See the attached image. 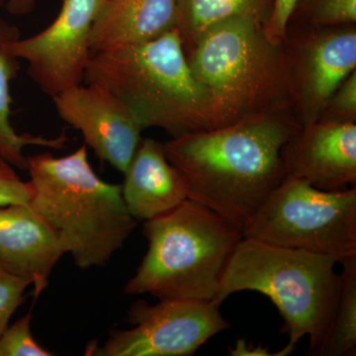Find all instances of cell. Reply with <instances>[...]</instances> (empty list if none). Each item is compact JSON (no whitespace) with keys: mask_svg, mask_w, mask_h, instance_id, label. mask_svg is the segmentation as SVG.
<instances>
[{"mask_svg":"<svg viewBox=\"0 0 356 356\" xmlns=\"http://www.w3.org/2000/svg\"><path fill=\"white\" fill-rule=\"evenodd\" d=\"M299 127L284 114L185 134L165 143L166 158L184 177L188 199L243 233L285 179L281 147Z\"/></svg>","mask_w":356,"mask_h":356,"instance_id":"1","label":"cell"},{"mask_svg":"<svg viewBox=\"0 0 356 356\" xmlns=\"http://www.w3.org/2000/svg\"><path fill=\"white\" fill-rule=\"evenodd\" d=\"M32 195L29 205L55 232L81 269L105 266L133 233L122 185L104 181L88 161V147L56 158L27 156Z\"/></svg>","mask_w":356,"mask_h":356,"instance_id":"2","label":"cell"},{"mask_svg":"<svg viewBox=\"0 0 356 356\" xmlns=\"http://www.w3.org/2000/svg\"><path fill=\"white\" fill-rule=\"evenodd\" d=\"M84 81L116 98L143 130L159 128L177 138L214 129L209 95L189 67L177 29L91 54Z\"/></svg>","mask_w":356,"mask_h":356,"instance_id":"3","label":"cell"},{"mask_svg":"<svg viewBox=\"0 0 356 356\" xmlns=\"http://www.w3.org/2000/svg\"><path fill=\"white\" fill-rule=\"evenodd\" d=\"M337 261L327 255L243 238L222 274L214 303L234 293L255 291L273 301L283 318L286 346L274 356L291 355L303 337L317 355L329 336L341 290Z\"/></svg>","mask_w":356,"mask_h":356,"instance_id":"4","label":"cell"},{"mask_svg":"<svg viewBox=\"0 0 356 356\" xmlns=\"http://www.w3.org/2000/svg\"><path fill=\"white\" fill-rule=\"evenodd\" d=\"M186 58L209 95L214 129L292 115L283 44L271 43L259 23L241 17L217 23Z\"/></svg>","mask_w":356,"mask_h":356,"instance_id":"5","label":"cell"},{"mask_svg":"<svg viewBox=\"0 0 356 356\" xmlns=\"http://www.w3.org/2000/svg\"><path fill=\"white\" fill-rule=\"evenodd\" d=\"M143 234L149 248L124 292L159 300L214 302L225 269L243 238L240 229L191 199L145 222Z\"/></svg>","mask_w":356,"mask_h":356,"instance_id":"6","label":"cell"},{"mask_svg":"<svg viewBox=\"0 0 356 356\" xmlns=\"http://www.w3.org/2000/svg\"><path fill=\"white\" fill-rule=\"evenodd\" d=\"M243 236L327 255L341 264L356 257V186L325 191L286 177L248 222Z\"/></svg>","mask_w":356,"mask_h":356,"instance_id":"7","label":"cell"},{"mask_svg":"<svg viewBox=\"0 0 356 356\" xmlns=\"http://www.w3.org/2000/svg\"><path fill=\"white\" fill-rule=\"evenodd\" d=\"M127 315L132 329L112 330L102 346L89 343L86 355H193L229 327L219 306L201 300H159L154 305L138 300Z\"/></svg>","mask_w":356,"mask_h":356,"instance_id":"8","label":"cell"},{"mask_svg":"<svg viewBox=\"0 0 356 356\" xmlns=\"http://www.w3.org/2000/svg\"><path fill=\"white\" fill-rule=\"evenodd\" d=\"M293 117L317 122L346 77L356 70V24L313 27L287 24L283 40Z\"/></svg>","mask_w":356,"mask_h":356,"instance_id":"9","label":"cell"},{"mask_svg":"<svg viewBox=\"0 0 356 356\" xmlns=\"http://www.w3.org/2000/svg\"><path fill=\"white\" fill-rule=\"evenodd\" d=\"M106 0H63L56 19L43 31L11 44L25 60L28 74L53 98L84 81L90 58V36Z\"/></svg>","mask_w":356,"mask_h":356,"instance_id":"10","label":"cell"},{"mask_svg":"<svg viewBox=\"0 0 356 356\" xmlns=\"http://www.w3.org/2000/svg\"><path fill=\"white\" fill-rule=\"evenodd\" d=\"M58 117L83 135L100 161L126 172L139 146L143 128L110 93L83 83L53 97Z\"/></svg>","mask_w":356,"mask_h":356,"instance_id":"11","label":"cell"},{"mask_svg":"<svg viewBox=\"0 0 356 356\" xmlns=\"http://www.w3.org/2000/svg\"><path fill=\"white\" fill-rule=\"evenodd\" d=\"M285 178L325 191L356 186V123L317 121L300 126L280 152Z\"/></svg>","mask_w":356,"mask_h":356,"instance_id":"12","label":"cell"},{"mask_svg":"<svg viewBox=\"0 0 356 356\" xmlns=\"http://www.w3.org/2000/svg\"><path fill=\"white\" fill-rule=\"evenodd\" d=\"M65 254L55 232L29 204L0 206V267L29 281L35 299Z\"/></svg>","mask_w":356,"mask_h":356,"instance_id":"13","label":"cell"},{"mask_svg":"<svg viewBox=\"0 0 356 356\" xmlns=\"http://www.w3.org/2000/svg\"><path fill=\"white\" fill-rule=\"evenodd\" d=\"M124 175L122 194L137 221L165 214L188 199L186 181L166 158L165 144L152 138L140 140Z\"/></svg>","mask_w":356,"mask_h":356,"instance_id":"14","label":"cell"},{"mask_svg":"<svg viewBox=\"0 0 356 356\" xmlns=\"http://www.w3.org/2000/svg\"><path fill=\"white\" fill-rule=\"evenodd\" d=\"M177 26L175 0H106L90 36L91 54L151 41Z\"/></svg>","mask_w":356,"mask_h":356,"instance_id":"15","label":"cell"},{"mask_svg":"<svg viewBox=\"0 0 356 356\" xmlns=\"http://www.w3.org/2000/svg\"><path fill=\"white\" fill-rule=\"evenodd\" d=\"M21 38L19 29L0 15V156L14 168L27 170L24 149L29 146L62 149L70 142L65 132L55 138L20 134L11 123V83L20 70L19 58L11 51V44Z\"/></svg>","mask_w":356,"mask_h":356,"instance_id":"16","label":"cell"},{"mask_svg":"<svg viewBox=\"0 0 356 356\" xmlns=\"http://www.w3.org/2000/svg\"><path fill=\"white\" fill-rule=\"evenodd\" d=\"M274 0H175L177 26L185 54L206 30L231 18L254 20L264 27L270 19Z\"/></svg>","mask_w":356,"mask_h":356,"instance_id":"17","label":"cell"},{"mask_svg":"<svg viewBox=\"0 0 356 356\" xmlns=\"http://www.w3.org/2000/svg\"><path fill=\"white\" fill-rule=\"evenodd\" d=\"M341 290L331 331L317 355H356V257L341 262Z\"/></svg>","mask_w":356,"mask_h":356,"instance_id":"18","label":"cell"},{"mask_svg":"<svg viewBox=\"0 0 356 356\" xmlns=\"http://www.w3.org/2000/svg\"><path fill=\"white\" fill-rule=\"evenodd\" d=\"M289 23L313 27L356 24V0H297Z\"/></svg>","mask_w":356,"mask_h":356,"instance_id":"19","label":"cell"},{"mask_svg":"<svg viewBox=\"0 0 356 356\" xmlns=\"http://www.w3.org/2000/svg\"><path fill=\"white\" fill-rule=\"evenodd\" d=\"M31 320L32 313L29 312L6 327L0 336V356L55 355L35 339L31 332Z\"/></svg>","mask_w":356,"mask_h":356,"instance_id":"20","label":"cell"},{"mask_svg":"<svg viewBox=\"0 0 356 356\" xmlns=\"http://www.w3.org/2000/svg\"><path fill=\"white\" fill-rule=\"evenodd\" d=\"M318 121L356 123V70L332 92Z\"/></svg>","mask_w":356,"mask_h":356,"instance_id":"21","label":"cell"},{"mask_svg":"<svg viewBox=\"0 0 356 356\" xmlns=\"http://www.w3.org/2000/svg\"><path fill=\"white\" fill-rule=\"evenodd\" d=\"M29 281L0 267V336L9 325L13 314L24 303V292Z\"/></svg>","mask_w":356,"mask_h":356,"instance_id":"22","label":"cell"},{"mask_svg":"<svg viewBox=\"0 0 356 356\" xmlns=\"http://www.w3.org/2000/svg\"><path fill=\"white\" fill-rule=\"evenodd\" d=\"M31 195L30 181H23L15 168L0 156V206L29 204Z\"/></svg>","mask_w":356,"mask_h":356,"instance_id":"23","label":"cell"},{"mask_svg":"<svg viewBox=\"0 0 356 356\" xmlns=\"http://www.w3.org/2000/svg\"><path fill=\"white\" fill-rule=\"evenodd\" d=\"M296 1L297 0H274L270 19L264 26V34L271 43H283L288 21Z\"/></svg>","mask_w":356,"mask_h":356,"instance_id":"24","label":"cell"},{"mask_svg":"<svg viewBox=\"0 0 356 356\" xmlns=\"http://www.w3.org/2000/svg\"><path fill=\"white\" fill-rule=\"evenodd\" d=\"M229 355L233 356H274V353H269L268 348L262 346H254L248 344L245 339H238L236 348L229 350Z\"/></svg>","mask_w":356,"mask_h":356,"instance_id":"25","label":"cell"},{"mask_svg":"<svg viewBox=\"0 0 356 356\" xmlns=\"http://www.w3.org/2000/svg\"><path fill=\"white\" fill-rule=\"evenodd\" d=\"M37 0H0V6L6 7L13 15H27L35 10Z\"/></svg>","mask_w":356,"mask_h":356,"instance_id":"26","label":"cell"}]
</instances>
